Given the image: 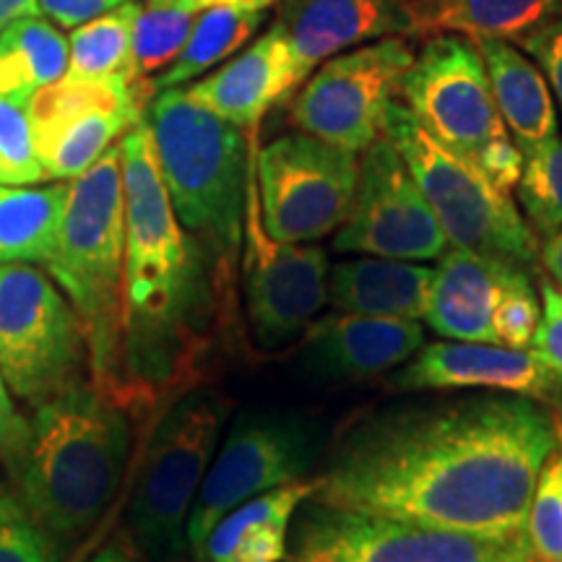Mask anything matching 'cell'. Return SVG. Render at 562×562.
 <instances>
[{
    "instance_id": "37",
    "label": "cell",
    "mask_w": 562,
    "mask_h": 562,
    "mask_svg": "<svg viewBox=\"0 0 562 562\" xmlns=\"http://www.w3.org/2000/svg\"><path fill=\"white\" fill-rule=\"evenodd\" d=\"M30 442V422H26L13 406V396L0 372V456L16 472L21 456Z\"/></svg>"
},
{
    "instance_id": "10",
    "label": "cell",
    "mask_w": 562,
    "mask_h": 562,
    "mask_svg": "<svg viewBox=\"0 0 562 562\" xmlns=\"http://www.w3.org/2000/svg\"><path fill=\"white\" fill-rule=\"evenodd\" d=\"M284 562H537L529 537L448 531L313 501L292 518Z\"/></svg>"
},
{
    "instance_id": "25",
    "label": "cell",
    "mask_w": 562,
    "mask_h": 562,
    "mask_svg": "<svg viewBox=\"0 0 562 562\" xmlns=\"http://www.w3.org/2000/svg\"><path fill=\"white\" fill-rule=\"evenodd\" d=\"M490 76L497 110L518 151L558 136V110L544 74L521 50L503 40L474 42Z\"/></svg>"
},
{
    "instance_id": "36",
    "label": "cell",
    "mask_w": 562,
    "mask_h": 562,
    "mask_svg": "<svg viewBox=\"0 0 562 562\" xmlns=\"http://www.w3.org/2000/svg\"><path fill=\"white\" fill-rule=\"evenodd\" d=\"M518 45L524 47L526 55H531L537 68L544 74L562 112V13L518 40Z\"/></svg>"
},
{
    "instance_id": "35",
    "label": "cell",
    "mask_w": 562,
    "mask_h": 562,
    "mask_svg": "<svg viewBox=\"0 0 562 562\" xmlns=\"http://www.w3.org/2000/svg\"><path fill=\"white\" fill-rule=\"evenodd\" d=\"M539 300H542V315L529 349L562 375V292L544 277L539 279Z\"/></svg>"
},
{
    "instance_id": "11",
    "label": "cell",
    "mask_w": 562,
    "mask_h": 562,
    "mask_svg": "<svg viewBox=\"0 0 562 562\" xmlns=\"http://www.w3.org/2000/svg\"><path fill=\"white\" fill-rule=\"evenodd\" d=\"M87 334L53 277L0 263V372L11 396L37 406L81 383Z\"/></svg>"
},
{
    "instance_id": "38",
    "label": "cell",
    "mask_w": 562,
    "mask_h": 562,
    "mask_svg": "<svg viewBox=\"0 0 562 562\" xmlns=\"http://www.w3.org/2000/svg\"><path fill=\"white\" fill-rule=\"evenodd\" d=\"M123 3L128 0H40V9L58 26H79Z\"/></svg>"
},
{
    "instance_id": "21",
    "label": "cell",
    "mask_w": 562,
    "mask_h": 562,
    "mask_svg": "<svg viewBox=\"0 0 562 562\" xmlns=\"http://www.w3.org/2000/svg\"><path fill=\"white\" fill-rule=\"evenodd\" d=\"M297 87L284 40L269 26L263 37L186 91L216 117L240 131H250L273 104L290 97Z\"/></svg>"
},
{
    "instance_id": "22",
    "label": "cell",
    "mask_w": 562,
    "mask_h": 562,
    "mask_svg": "<svg viewBox=\"0 0 562 562\" xmlns=\"http://www.w3.org/2000/svg\"><path fill=\"white\" fill-rule=\"evenodd\" d=\"M432 266L396 258H344L328 269V305L336 313L417 321L425 315Z\"/></svg>"
},
{
    "instance_id": "19",
    "label": "cell",
    "mask_w": 562,
    "mask_h": 562,
    "mask_svg": "<svg viewBox=\"0 0 562 562\" xmlns=\"http://www.w3.org/2000/svg\"><path fill=\"white\" fill-rule=\"evenodd\" d=\"M271 26L284 40L297 83L362 42L406 40L404 0H281Z\"/></svg>"
},
{
    "instance_id": "29",
    "label": "cell",
    "mask_w": 562,
    "mask_h": 562,
    "mask_svg": "<svg viewBox=\"0 0 562 562\" xmlns=\"http://www.w3.org/2000/svg\"><path fill=\"white\" fill-rule=\"evenodd\" d=\"M68 40L53 21L24 16L0 32V94L32 100L34 91L60 81Z\"/></svg>"
},
{
    "instance_id": "39",
    "label": "cell",
    "mask_w": 562,
    "mask_h": 562,
    "mask_svg": "<svg viewBox=\"0 0 562 562\" xmlns=\"http://www.w3.org/2000/svg\"><path fill=\"white\" fill-rule=\"evenodd\" d=\"M539 263L544 266L547 277L562 292V229L544 237V243L539 245Z\"/></svg>"
},
{
    "instance_id": "34",
    "label": "cell",
    "mask_w": 562,
    "mask_h": 562,
    "mask_svg": "<svg viewBox=\"0 0 562 562\" xmlns=\"http://www.w3.org/2000/svg\"><path fill=\"white\" fill-rule=\"evenodd\" d=\"M58 547L24 503L0 492V562H58Z\"/></svg>"
},
{
    "instance_id": "32",
    "label": "cell",
    "mask_w": 562,
    "mask_h": 562,
    "mask_svg": "<svg viewBox=\"0 0 562 562\" xmlns=\"http://www.w3.org/2000/svg\"><path fill=\"white\" fill-rule=\"evenodd\" d=\"M526 537L537 562H562V446L539 472L526 518Z\"/></svg>"
},
{
    "instance_id": "8",
    "label": "cell",
    "mask_w": 562,
    "mask_h": 562,
    "mask_svg": "<svg viewBox=\"0 0 562 562\" xmlns=\"http://www.w3.org/2000/svg\"><path fill=\"white\" fill-rule=\"evenodd\" d=\"M383 136L402 154L451 248L476 250L526 269L537 266L539 237L510 193L435 140L404 102L389 104Z\"/></svg>"
},
{
    "instance_id": "9",
    "label": "cell",
    "mask_w": 562,
    "mask_h": 562,
    "mask_svg": "<svg viewBox=\"0 0 562 562\" xmlns=\"http://www.w3.org/2000/svg\"><path fill=\"white\" fill-rule=\"evenodd\" d=\"M326 451L321 422L297 409H248L216 448L191 516L186 542L195 558L222 516L281 484L305 482Z\"/></svg>"
},
{
    "instance_id": "13",
    "label": "cell",
    "mask_w": 562,
    "mask_h": 562,
    "mask_svg": "<svg viewBox=\"0 0 562 562\" xmlns=\"http://www.w3.org/2000/svg\"><path fill=\"white\" fill-rule=\"evenodd\" d=\"M258 214L279 243H318L347 216L360 154L311 136L284 133L258 151Z\"/></svg>"
},
{
    "instance_id": "7",
    "label": "cell",
    "mask_w": 562,
    "mask_h": 562,
    "mask_svg": "<svg viewBox=\"0 0 562 562\" xmlns=\"http://www.w3.org/2000/svg\"><path fill=\"white\" fill-rule=\"evenodd\" d=\"M227 417L229 398L199 389L175 402L154 430L125 516L131 550L144 562H175L188 550V516Z\"/></svg>"
},
{
    "instance_id": "42",
    "label": "cell",
    "mask_w": 562,
    "mask_h": 562,
    "mask_svg": "<svg viewBox=\"0 0 562 562\" xmlns=\"http://www.w3.org/2000/svg\"><path fill=\"white\" fill-rule=\"evenodd\" d=\"M195 3L203 5H240V9H266V5L277 3V0H195Z\"/></svg>"
},
{
    "instance_id": "15",
    "label": "cell",
    "mask_w": 562,
    "mask_h": 562,
    "mask_svg": "<svg viewBox=\"0 0 562 562\" xmlns=\"http://www.w3.org/2000/svg\"><path fill=\"white\" fill-rule=\"evenodd\" d=\"M331 248L351 256L438 261L448 248L430 203L396 146L378 136L362 151L357 188Z\"/></svg>"
},
{
    "instance_id": "27",
    "label": "cell",
    "mask_w": 562,
    "mask_h": 562,
    "mask_svg": "<svg viewBox=\"0 0 562 562\" xmlns=\"http://www.w3.org/2000/svg\"><path fill=\"white\" fill-rule=\"evenodd\" d=\"M138 11L140 5L136 0H128L117 9L74 26L63 79L125 81L151 89V81L138 79L136 68H133V24H136Z\"/></svg>"
},
{
    "instance_id": "3",
    "label": "cell",
    "mask_w": 562,
    "mask_h": 562,
    "mask_svg": "<svg viewBox=\"0 0 562 562\" xmlns=\"http://www.w3.org/2000/svg\"><path fill=\"white\" fill-rule=\"evenodd\" d=\"M131 440L125 404L94 383L70 385L34 406L16 474L24 508L55 542L100 521L123 482Z\"/></svg>"
},
{
    "instance_id": "26",
    "label": "cell",
    "mask_w": 562,
    "mask_h": 562,
    "mask_svg": "<svg viewBox=\"0 0 562 562\" xmlns=\"http://www.w3.org/2000/svg\"><path fill=\"white\" fill-rule=\"evenodd\" d=\"M66 199L68 182L0 186V263L50 261Z\"/></svg>"
},
{
    "instance_id": "20",
    "label": "cell",
    "mask_w": 562,
    "mask_h": 562,
    "mask_svg": "<svg viewBox=\"0 0 562 562\" xmlns=\"http://www.w3.org/2000/svg\"><path fill=\"white\" fill-rule=\"evenodd\" d=\"M425 344L419 321L328 313L302 334L300 362L326 381H368L396 370Z\"/></svg>"
},
{
    "instance_id": "41",
    "label": "cell",
    "mask_w": 562,
    "mask_h": 562,
    "mask_svg": "<svg viewBox=\"0 0 562 562\" xmlns=\"http://www.w3.org/2000/svg\"><path fill=\"white\" fill-rule=\"evenodd\" d=\"M87 562H144V560H140L133 550H128V547L110 542V544H104L102 550H97L94 554H91Z\"/></svg>"
},
{
    "instance_id": "4",
    "label": "cell",
    "mask_w": 562,
    "mask_h": 562,
    "mask_svg": "<svg viewBox=\"0 0 562 562\" xmlns=\"http://www.w3.org/2000/svg\"><path fill=\"white\" fill-rule=\"evenodd\" d=\"M144 123L180 227L206 252L222 290L229 292L256 175L245 131L201 108L180 87L157 91Z\"/></svg>"
},
{
    "instance_id": "23",
    "label": "cell",
    "mask_w": 562,
    "mask_h": 562,
    "mask_svg": "<svg viewBox=\"0 0 562 562\" xmlns=\"http://www.w3.org/2000/svg\"><path fill=\"white\" fill-rule=\"evenodd\" d=\"M313 495V480L250 497L216 521L199 562H284L294 513Z\"/></svg>"
},
{
    "instance_id": "5",
    "label": "cell",
    "mask_w": 562,
    "mask_h": 562,
    "mask_svg": "<svg viewBox=\"0 0 562 562\" xmlns=\"http://www.w3.org/2000/svg\"><path fill=\"white\" fill-rule=\"evenodd\" d=\"M123 266L125 209L117 140L87 172L68 180L58 243L47 271L63 286L87 334L91 383L121 404H125Z\"/></svg>"
},
{
    "instance_id": "1",
    "label": "cell",
    "mask_w": 562,
    "mask_h": 562,
    "mask_svg": "<svg viewBox=\"0 0 562 562\" xmlns=\"http://www.w3.org/2000/svg\"><path fill=\"white\" fill-rule=\"evenodd\" d=\"M550 406L472 391L391 404L351 422L313 480V501L432 529L516 537L547 459Z\"/></svg>"
},
{
    "instance_id": "40",
    "label": "cell",
    "mask_w": 562,
    "mask_h": 562,
    "mask_svg": "<svg viewBox=\"0 0 562 562\" xmlns=\"http://www.w3.org/2000/svg\"><path fill=\"white\" fill-rule=\"evenodd\" d=\"M24 16H42L40 0H0V32Z\"/></svg>"
},
{
    "instance_id": "14",
    "label": "cell",
    "mask_w": 562,
    "mask_h": 562,
    "mask_svg": "<svg viewBox=\"0 0 562 562\" xmlns=\"http://www.w3.org/2000/svg\"><path fill=\"white\" fill-rule=\"evenodd\" d=\"M412 63L414 53L404 37H383L334 55L292 100L294 128L362 154L383 136L385 110L398 97Z\"/></svg>"
},
{
    "instance_id": "6",
    "label": "cell",
    "mask_w": 562,
    "mask_h": 562,
    "mask_svg": "<svg viewBox=\"0 0 562 562\" xmlns=\"http://www.w3.org/2000/svg\"><path fill=\"white\" fill-rule=\"evenodd\" d=\"M422 128L474 165L505 193L516 188L524 154L513 144L490 89V76L472 40L427 37L398 89Z\"/></svg>"
},
{
    "instance_id": "31",
    "label": "cell",
    "mask_w": 562,
    "mask_h": 562,
    "mask_svg": "<svg viewBox=\"0 0 562 562\" xmlns=\"http://www.w3.org/2000/svg\"><path fill=\"white\" fill-rule=\"evenodd\" d=\"M201 11L203 5L195 0H182L161 9L146 5L138 11L133 24V68L138 79L151 81V74L165 70L178 58Z\"/></svg>"
},
{
    "instance_id": "16",
    "label": "cell",
    "mask_w": 562,
    "mask_h": 562,
    "mask_svg": "<svg viewBox=\"0 0 562 562\" xmlns=\"http://www.w3.org/2000/svg\"><path fill=\"white\" fill-rule=\"evenodd\" d=\"M243 243V292L252 341L266 351L290 347L328 302V252L313 243H279L266 235L256 175Z\"/></svg>"
},
{
    "instance_id": "18",
    "label": "cell",
    "mask_w": 562,
    "mask_h": 562,
    "mask_svg": "<svg viewBox=\"0 0 562 562\" xmlns=\"http://www.w3.org/2000/svg\"><path fill=\"white\" fill-rule=\"evenodd\" d=\"M393 391H497L529 396L550 409L562 406V375L533 349L495 347L474 341L422 344L398 364Z\"/></svg>"
},
{
    "instance_id": "28",
    "label": "cell",
    "mask_w": 562,
    "mask_h": 562,
    "mask_svg": "<svg viewBox=\"0 0 562 562\" xmlns=\"http://www.w3.org/2000/svg\"><path fill=\"white\" fill-rule=\"evenodd\" d=\"M263 9H240V5H206L199 16L186 47L165 70L151 79V91L175 89L199 79L201 74L232 58L252 34L261 30Z\"/></svg>"
},
{
    "instance_id": "12",
    "label": "cell",
    "mask_w": 562,
    "mask_h": 562,
    "mask_svg": "<svg viewBox=\"0 0 562 562\" xmlns=\"http://www.w3.org/2000/svg\"><path fill=\"white\" fill-rule=\"evenodd\" d=\"M531 269L448 245L432 266L422 318L442 339L529 349L542 300Z\"/></svg>"
},
{
    "instance_id": "24",
    "label": "cell",
    "mask_w": 562,
    "mask_h": 562,
    "mask_svg": "<svg viewBox=\"0 0 562 562\" xmlns=\"http://www.w3.org/2000/svg\"><path fill=\"white\" fill-rule=\"evenodd\" d=\"M406 40L459 34L480 40H521L560 16L562 0H404Z\"/></svg>"
},
{
    "instance_id": "17",
    "label": "cell",
    "mask_w": 562,
    "mask_h": 562,
    "mask_svg": "<svg viewBox=\"0 0 562 562\" xmlns=\"http://www.w3.org/2000/svg\"><path fill=\"white\" fill-rule=\"evenodd\" d=\"M149 87L125 81L60 79L34 91L30 123L45 180L68 182L87 172L123 133L144 121Z\"/></svg>"
},
{
    "instance_id": "2",
    "label": "cell",
    "mask_w": 562,
    "mask_h": 562,
    "mask_svg": "<svg viewBox=\"0 0 562 562\" xmlns=\"http://www.w3.org/2000/svg\"><path fill=\"white\" fill-rule=\"evenodd\" d=\"M121 175L125 209L123 375L128 404L146 398L154 389H167L191 362L188 357H193L199 344L195 334L203 321L209 277H216V271L175 216L144 121L123 133Z\"/></svg>"
},
{
    "instance_id": "30",
    "label": "cell",
    "mask_w": 562,
    "mask_h": 562,
    "mask_svg": "<svg viewBox=\"0 0 562 562\" xmlns=\"http://www.w3.org/2000/svg\"><path fill=\"white\" fill-rule=\"evenodd\" d=\"M516 195L526 222L537 235L562 229V138L552 136L524 151Z\"/></svg>"
},
{
    "instance_id": "43",
    "label": "cell",
    "mask_w": 562,
    "mask_h": 562,
    "mask_svg": "<svg viewBox=\"0 0 562 562\" xmlns=\"http://www.w3.org/2000/svg\"><path fill=\"white\" fill-rule=\"evenodd\" d=\"M182 3V0H146V5H154V9H161V5H175Z\"/></svg>"
},
{
    "instance_id": "33",
    "label": "cell",
    "mask_w": 562,
    "mask_h": 562,
    "mask_svg": "<svg viewBox=\"0 0 562 562\" xmlns=\"http://www.w3.org/2000/svg\"><path fill=\"white\" fill-rule=\"evenodd\" d=\"M45 180L34 149L30 100L0 94V186H37Z\"/></svg>"
}]
</instances>
